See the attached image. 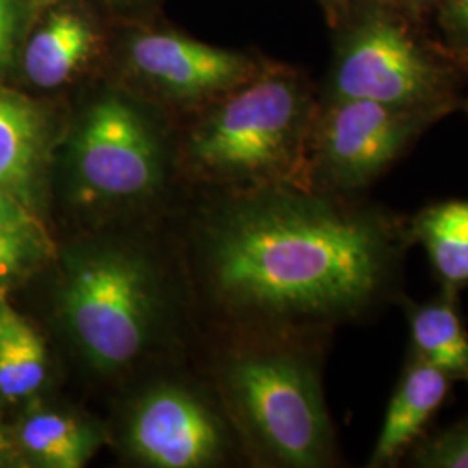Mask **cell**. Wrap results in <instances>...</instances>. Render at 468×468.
Returning <instances> with one entry per match:
<instances>
[{"instance_id": "obj_1", "label": "cell", "mask_w": 468, "mask_h": 468, "mask_svg": "<svg viewBox=\"0 0 468 468\" xmlns=\"http://www.w3.org/2000/svg\"><path fill=\"white\" fill-rule=\"evenodd\" d=\"M404 218L305 186H264L218 226L214 272L236 309L272 324L347 321L396 295Z\"/></svg>"}, {"instance_id": "obj_2", "label": "cell", "mask_w": 468, "mask_h": 468, "mask_svg": "<svg viewBox=\"0 0 468 468\" xmlns=\"http://www.w3.org/2000/svg\"><path fill=\"white\" fill-rule=\"evenodd\" d=\"M316 112L297 73L262 68L203 120L189 151L200 167L226 179L309 187L307 148Z\"/></svg>"}, {"instance_id": "obj_3", "label": "cell", "mask_w": 468, "mask_h": 468, "mask_svg": "<svg viewBox=\"0 0 468 468\" xmlns=\"http://www.w3.org/2000/svg\"><path fill=\"white\" fill-rule=\"evenodd\" d=\"M324 100H367L442 117L458 104L456 65L415 19L380 0H346Z\"/></svg>"}, {"instance_id": "obj_4", "label": "cell", "mask_w": 468, "mask_h": 468, "mask_svg": "<svg viewBox=\"0 0 468 468\" xmlns=\"http://www.w3.org/2000/svg\"><path fill=\"white\" fill-rule=\"evenodd\" d=\"M226 380L266 460L292 468L332 465L334 427L313 359L290 346H264L234 357Z\"/></svg>"}, {"instance_id": "obj_5", "label": "cell", "mask_w": 468, "mask_h": 468, "mask_svg": "<svg viewBox=\"0 0 468 468\" xmlns=\"http://www.w3.org/2000/svg\"><path fill=\"white\" fill-rule=\"evenodd\" d=\"M153 292L146 266L133 253L89 251L75 259L61 293L68 328L100 369L133 363L150 335Z\"/></svg>"}, {"instance_id": "obj_6", "label": "cell", "mask_w": 468, "mask_h": 468, "mask_svg": "<svg viewBox=\"0 0 468 468\" xmlns=\"http://www.w3.org/2000/svg\"><path fill=\"white\" fill-rule=\"evenodd\" d=\"M442 118L375 101L324 100L309 135V183L356 198Z\"/></svg>"}, {"instance_id": "obj_7", "label": "cell", "mask_w": 468, "mask_h": 468, "mask_svg": "<svg viewBox=\"0 0 468 468\" xmlns=\"http://www.w3.org/2000/svg\"><path fill=\"white\" fill-rule=\"evenodd\" d=\"M73 162L85 187L112 200L148 195L160 176L154 135L139 112L117 96L96 101L85 112Z\"/></svg>"}, {"instance_id": "obj_8", "label": "cell", "mask_w": 468, "mask_h": 468, "mask_svg": "<svg viewBox=\"0 0 468 468\" xmlns=\"http://www.w3.org/2000/svg\"><path fill=\"white\" fill-rule=\"evenodd\" d=\"M127 61L144 82L186 100L228 94L264 68L243 52L162 30L134 35L127 44Z\"/></svg>"}, {"instance_id": "obj_9", "label": "cell", "mask_w": 468, "mask_h": 468, "mask_svg": "<svg viewBox=\"0 0 468 468\" xmlns=\"http://www.w3.org/2000/svg\"><path fill=\"white\" fill-rule=\"evenodd\" d=\"M129 442L151 467L200 468L222 452V432L195 396L177 387H160L137 404Z\"/></svg>"}, {"instance_id": "obj_10", "label": "cell", "mask_w": 468, "mask_h": 468, "mask_svg": "<svg viewBox=\"0 0 468 468\" xmlns=\"http://www.w3.org/2000/svg\"><path fill=\"white\" fill-rule=\"evenodd\" d=\"M452 382L444 371L410 354L387 406L369 468L390 467L411 450L446 399Z\"/></svg>"}, {"instance_id": "obj_11", "label": "cell", "mask_w": 468, "mask_h": 468, "mask_svg": "<svg viewBox=\"0 0 468 468\" xmlns=\"http://www.w3.org/2000/svg\"><path fill=\"white\" fill-rule=\"evenodd\" d=\"M23 52V69L32 84L56 89L84 69L100 46L94 21L71 0L48 9Z\"/></svg>"}, {"instance_id": "obj_12", "label": "cell", "mask_w": 468, "mask_h": 468, "mask_svg": "<svg viewBox=\"0 0 468 468\" xmlns=\"http://www.w3.org/2000/svg\"><path fill=\"white\" fill-rule=\"evenodd\" d=\"M46 146L44 113L16 92L0 90V189L27 207L34 205Z\"/></svg>"}, {"instance_id": "obj_13", "label": "cell", "mask_w": 468, "mask_h": 468, "mask_svg": "<svg viewBox=\"0 0 468 468\" xmlns=\"http://www.w3.org/2000/svg\"><path fill=\"white\" fill-rule=\"evenodd\" d=\"M454 292L441 288L432 301H404L411 354L444 371L452 382L468 384V334Z\"/></svg>"}, {"instance_id": "obj_14", "label": "cell", "mask_w": 468, "mask_h": 468, "mask_svg": "<svg viewBox=\"0 0 468 468\" xmlns=\"http://www.w3.org/2000/svg\"><path fill=\"white\" fill-rule=\"evenodd\" d=\"M411 243L427 251L441 288L458 293L468 286V200L439 201L408 222Z\"/></svg>"}, {"instance_id": "obj_15", "label": "cell", "mask_w": 468, "mask_h": 468, "mask_svg": "<svg viewBox=\"0 0 468 468\" xmlns=\"http://www.w3.org/2000/svg\"><path fill=\"white\" fill-rule=\"evenodd\" d=\"M48 377L42 336L0 293V396L19 401L34 396Z\"/></svg>"}, {"instance_id": "obj_16", "label": "cell", "mask_w": 468, "mask_h": 468, "mask_svg": "<svg viewBox=\"0 0 468 468\" xmlns=\"http://www.w3.org/2000/svg\"><path fill=\"white\" fill-rule=\"evenodd\" d=\"M19 444L38 465L84 467L98 446V437L84 421L56 411H35L23 420Z\"/></svg>"}, {"instance_id": "obj_17", "label": "cell", "mask_w": 468, "mask_h": 468, "mask_svg": "<svg viewBox=\"0 0 468 468\" xmlns=\"http://www.w3.org/2000/svg\"><path fill=\"white\" fill-rule=\"evenodd\" d=\"M413 446L410 450L413 467L468 468V417Z\"/></svg>"}, {"instance_id": "obj_18", "label": "cell", "mask_w": 468, "mask_h": 468, "mask_svg": "<svg viewBox=\"0 0 468 468\" xmlns=\"http://www.w3.org/2000/svg\"><path fill=\"white\" fill-rule=\"evenodd\" d=\"M432 15L437 49L456 67L468 69V0H439Z\"/></svg>"}, {"instance_id": "obj_19", "label": "cell", "mask_w": 468, "mask_h": 468, "mask_svg": "<svg viewBox=\"0 0 468 468\" xmlns=\"http://www.w3.org/2000/svg\"><path fill=\"white\" fill-rule=\"evenodd\" d=\"M40 253V228L0 226V283L19 276Z\"/></svg>"}, {"instance_id": "obj_20", "label": "cell", "mask_w": 468, "mask_h": 468, "mask_svg": "<svg viewBox=\"0 0 468 468\" xmlns=\"http://www.w3.org/2000/svg\"><path fill=\"white\" fill-rule=\"evenodd\" d=\"M28 16L27 0H0V73L16 58L23 17Z\"/></svg>"}, {"instance_id": "obj_21", "label": "cell", "mask_w": 468, "mask_h": 468, "mask_svg": "<svg viewBox=\"0 0 468 468\" xmlns=\"http://www.w3.org/2000/svg\"><path fill=\"white\" fill-rule=\"evenodd\" d=\"M0 226H30L38 228L32 216L30 207H27L11 193L0 189Z\"/></svg>"}, {"instance_id": "obj_22", "label": "cell", "mask_w": 468, "mask_h": 468, "mask_svg": "<svg viewBox=\"0 0 468 468\" xmlns=\"http://www.w3.org/2000/svg\"><path fill=\"white\" fill-rule=\"evenodd\" d=\"M387 5L401 11L402 15L413 17L419 21L420 17L429 16L434 13L435 5L439 0H380Z\"/></svg>"}, {"instance_id": "obj_23", "label": "cell", "mask_w": 468, "mask_h": 468, "mask_svg": "<svg viewBox=\"0 0 468 468\" xmlns=\"http://www.w3.org/2000/svg\"><path fill=\"white\" fill-rule=\"evenodd\" d=\"M63 2H68V0H27L28 16L34 17L35 15H42L50 7H54L58 4H63Z\"/></svg>"}, {"instance_id": "obj_24", "label": "cell", "mask_w": 468, "mask_h": 468, "mask_svg": "<svg viewBox=\"0 0 468 468\" xmlns=\"http://www.w3.org/2000/svg\"><path fill=\"white\" fill-rule=\"evenodd\" d=\"M13 452H15L13 442H11V439L5 434V429L2 427V421H0V465L7 463V462L11 460Z\"/></svg>"}, {"instance_id": "obj_25", "label": "cell", "mask_w": 468, "mask_h": 468, "mask_svg": "<svg viewBox=\"0 0 468 468\" xmlns=\"http://www.w3.org/2000/svg\"><path fill=\"white\" fill-rule=\"evenodd\" d=\"M319 2H321L332 15H335V16L338 15V11L342 9V5L346 4V0H319Z\"/></svg>"}, {"instance_id": "obj_26", "label": "cell", "mask_w": 468, "mask_h": 468, "mask_svg": "<svg viewBox=\"0 0 468 468\" xmlns=\"http://www.w3.org/2000/svg\"><path fill=\"white\" fill-rule=\"evenodd\" d=\"M463 108H465V112L468 113V100H465V102H463Z\"/></svg>"}]
</instances>
